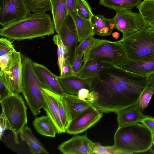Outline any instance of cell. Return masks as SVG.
Returning a JSON list of instances; mask_svg holds the SVG:
<instances>
[{
  "label": "cell",
  "instance_id": "cell-1",
  "mask_svg": "<svg viewBox=\"0 0 154 154\" xmlns=\"http://www.w3.org/2000/svg\"><path fill=\"white\" fill-rule=\"evenodd\" d=\"M149 85L148 78L114 66L92 79V90L86 100L103 112L116 113L136 104Z\"/></svg>",
  "mask_w": 154,
  "mask_h": 154
},
{
  "label": "cell",
  "instance_id": "cell-2",
  "mask_svg": "<svg viewBox=\"0 0 154 154\" xmlns=\"http://www.w3.org/2000/svg\"><path fill=\"white\" fill-rule=\"evenodd\" d=\"M55 30L49 14L28 12L24 18L10 23L0 29V35L9 39L20 41L37 38H44Z\"/></svg>",
  "mask_w": 154,
  "mask_h": 154
},
{
  "label": "cell",
  "instance_id": "cell-3",
  "mask_svg": "<svg viewBox=\"0 0 154 154\" xmlns=\"http://www.w3.org/2000/svg\"><path fill=\"white\" fill-rule=\"evenodd\" d=\"M139 123L118 127L114 135V145L127 154L149 150L152 146L154 135Z\"/></svg>",
  "mask_w": 154,
  "mask_h": 154
},
{
  "label": "cell",
  "instance_id": "cell-4",
  "mask_svg": "<svg viewBox=\"0 0 154 154\" xmlns=\"http://www.w3.org/2000/svg\"><path fill=\"white\" fill-rule=\"evenodd\" d=\"M21 58V93L32 114L36 116L40 113L44 102L43 88H47L38 77L33 66V62L28 57L22 55Z\"/></svg>",
  "mask_w": 154,
  "mask_h": 154
},
{
  "label": "cell",
  "instance_id": "cell-5",
  "mask_svg": "<svg viewBox=\"0 0 154 154\" xmlns=\"http://www.w3.org/2000/svg\"><path fill=\"white\" fill-rule=\"evenodd\" d=\"M119 41L131 61L143 62L154 57V29L146 26Z\"/></svg>",
  "mask_w": 154,
  "mask_h": 154
},
{
  "label": "cell",
  "instance_id": "cell-6",
  "mask_svg": "<svg viewBox=\"0 0 154 154\" xmlns=\"http://www.w3.org/2000/svg\"><path fill=\"white\" fill-rule=\"evenodd\" d=\"M127 59L125 50L119 41L112 42L94 38L84 53L83 61L96 60L121 68Z\"/></svg>",
  "mask_w": 154,
  "mask_h": 154
},
{
  "label": "cell",
  "instance_id": "cell-7",
  "mask_svg": "<svg viewBox=\"0 0 154 154\" xmlns=\"http://www.w3.org/2000/svg\"><path fill=\"white\" fill-rule=\"evenodd\" d=\"M0 101L7 129L13 132L14 142L18 144V135L27 122L24 102L20 94H10Z\"/></svg>",
  "mask_w": 154,
  "mask_h": 154
},
{
  "label": "cell",
  "instance_id": "cell-8",
  "mask_svg": "<svg viewBox=\"0 0 154 154\" xmlns=\"http://www.w3.org/2000/svg\"><path fill=\"white\" fill-rule=\"evenodd\" d=\"M22 54L15 51L11 59L4 70H0V79L11 94L21 93L22 84Z\"/></svg>",
  "mask_w": 154,
  "mask_h": 154
},
{
  "label": "cell",
  "instance_id": "cell-9",
  "mask_svg": "<svg viewBox=\"0 0 154 154\" xmlns=\"http://www.w3.org/2000/svg\"><path fill=\"white\" fill-rule=\"evenodd\" d=\"M113 18L115 28L122 33V39L138 32L146 26L139 13H135L130 10L116 11Z\"/></svg>",
  "mask_w": 154,
  "mask_h": 154
},
{
  "label": "cell",
  "instance_id": "cell-10",
  "mask_svg": "<svg viewBox=\"0 0 154 154\" xmlns=\"http://www.w3.org/2000/svg\"><path fill=\"white\" fill-rule=\"evenodd\" d=\"M103 115V112L92 105L71 121L66 132L74 135L83 132L97 123Z\"/></svg>",
  "mask_w": 154,
  "mask_h": 154
},
{
  "label": "cell",
  "instance_id": "cell-11",
  "mask_svg": "<svg viewBox=\"0 0 154 154\" xmlns=\"http://www.w3.org/2000/svg\"><path fill=\"white\" fill-rule=\"evenodd\" d=\"M28 12L24 0H0V24L3 27L21 19Z\"/></svg>",
  "mask_w": 154,
  "mask_h": 154
},
{
  "label": "cell",
  "instance_id": "cell-12",
  "mask_svg": "<svg viewBox=\"0 0 154 154\" xmlns=\"http://www.w3.org/2000/svg\"><path fill=\"white\" fill-rule=\"evenodd\" d=\"M58 34L68 50L66 58L68 59L72 65L75 59L77 44L79 42L74 20L69 13Z\"/></svg>",
  "mask_w": 154,
  "mask_h": 154
},
{
  "label": "cell",
  "instance_id": "cell-13",
  "mask_svg": "<svg viewBox=\"0 0 154 154\" xmlns=\"http://www.w3.org/2000/svg\"><path fill=\"white\" fill-rule=\"evenodd\" d=\"M94 143L88 137L87 133L83 135L76 134L60 144L58 148L64 154H94Z\"/></svg>",
  "mask_w": 154,
  "mask_h": 154
},
{
  "label": "cell",
  "instance_id": "cell-14",
  "mask_svg": "<svg viewBox=\"0 0 154 154\" xmlns=\"http://www.w3.org/2000/svg\"><path fill=\"white\" fill-rule=\"evenodd\" d=\"M33 66L39 79L48 89L61 96L66 93L58 80V76L42 64L33 62Z\"/></svg>",
  "mask_w": 154,
  "mask_h": 154
},
{
  "label": "cell",
  "instance_id": "cell-15",
  "mask_svg": "<svg viewBox=\"0 0 154 154\" xmlns=\"http://www.w3.org/2000/svg\"><path fill=\"white\" fill-rule=\"evenodd\" d=\"M57 79L63 90L68 94L77 96L79 90L83 88L90 92L92 90V79H84L76 75L66 77L58 76Z\"/></svg>",
  "mask_w": 154,
  "mask_h": 154
},
{
  "label": "cell",
  "instance_id": "cell-16",
  "mask_svg": "<svg viewBox=\"0 0 154 154\" xmlns=\"http://www.w3.org/2000/svg\"><path fill=\"white\" fill-rule=\"evenodd\" d=\"M61 97L70 121L92 105L88 100L81 99L77 95L66 93Z\"/></svg>",
  "mask_w": 154,
  "mask_h": 154
},
{
  "label": "cell",
  "instance_id": "cell-17",
  "mask_svg": "<svg viewBox=\"0 0 154 154\" xmlns=\"http://www.w3.org/2000/svg\"><path fill=\"white\" fill-rule=\"evenodd\" d=\"M43 88V94L44 102L42 108L46 111L47 115L55 125L57 133L60 134L65 133L66 131L61 120L57 103L50 95L44 91Z\"/></svg>",
  "mask_w": 154,
  "mask_h": 154
},
{
  "label": "cell",
  "instance_id": "cell-18",
  "mask_svg": "<svg viewBox=\"0 0 154 154\" xmlns=\"http://www.w3.org/2000/svg\"><path fill=\"white\" fill-rule=\"evenodd\" d=\"M83 63L77 75L84 79H93L97 76L101 71L114 66L108 63L94 60Z\"/></svg>",
  "mask_w": 154,
  "mask_h": 154
},
{
  "label": "cell",
  "instance_id": "cell-19",
  "mask_svg": "<svg viewBox=\"0 0 154 154\" xmlns=\"http://www.w3.org/2000/svg\"><path fill=\"white\" fill-rule=\"evenodd\" d=\"M138 102L136 104L121 110L116 113L118 127L140 122L146 117L139 109Z\"/></svg>",
  "mask_w": 154,
  "mask_h": 154
},
{
  "label": "cell",
  "instance_id": "cell-20",
  "mask_svg": "<svg viewBox=\"0 0 154 154\" xmlns=\"http://www.w3.org/2000/svg\"><path fill=\"white\" fill-rule=\"evenodd\" d=\"M91 21L93 33L95 35L103 36L109 35L115 28L113 18L108 19L101 14L94 15Z\"/></svg>",
  "mask_w": 154,
  "mask_h": 154
},
{
  "label": "cell",
  "instance_id": "cell-21",
  "mask_svg": "<svg viewBox=\"0 0 154 154\" xmlns=\"http://www.w3.org/2000/svg\"><path fill=\"white\" fill-rule=\"evenodd\" d=\"M142 76L149 78L154 74V57L143 62H134L128 58L121 67Z\"/></svg>",
  "mask_w": 154,
  "mask_h": 154
},
{
  "label": "cell",
  "instance_id": "cell-22",
  "mask_svg": "<svg viewBox=\"0 0 154 154\" xmlns=\"http://www.w3.org/2000/svg\"><path fill=\"white\" fill-rule=\"evenodd\" d=\"M19 134L21 140L25 141L29 146L30 152L32 154L49 153L42 143L34 136L31 130L28 126H25Z\"/></svg>",
  "mask_w": 154,
  "mask_h": 154
},
{
  "label": "cell",
  "instance_id": "cell-23",
  "mask_svg": "<svg viewBox=\"0 0 154 154\" xmlns=\"http://www.w3.org/2000/svg\"><path fill=\"white\" fill-rule=\"evenodd\" d=\"M33 124L37 131L42 135L54 137L57 133L56 127L48 115L36 117Z\"/></svg>",
  "mask_w": 154,
  "mask_h": 154
},
{
  "label": "cell",
  "instance_id": "cell-24",
  "mask_svg": "<svg viewBox=\"0 0 154 154\" xmlns=\"http://www.w3.org/2000/svg\"><path fill=\"white\" fill-rule=\"evenodd\" d=\"M51 11L55 31L58 33L69 14L66 0H57L51 6Z\"/></svg>",
  "mask_w": 154,
  "mask_h": 154
},
{
  "label": "cell",
  "instance_id": "cell-25",
  "mask_svg": "<svg viewBox=\"0 0 154 154\" xmlns=\"http://www.w3.org/2000/svg\"><path fill=\"white\" fill-rule=\"evenodd\" d=\"M136 7L146 26L154 30V0H144Z\"/></svg>",
  "mask_w": 154,
  "mask_h": 154
},
{
  "label": "cell",
  "instance_id": "cell-26",
  "mask_svg": "<svg viewBox=\"0 0 154 154\" xmlns=\"http://www.w3.org/2000/svg\"><path fill=\"white\" fill-rule=\"evenodd\" d=\"M141 2V0H100L99 4L116 11L132 9L137 7Z\"/></svg>",
  "mask_w": 154,
  "mask_h": 154
},
{
  "label": "cell",
  "instance_id": "cell-27",
  "mask_svg": "<svg viewBox=\"0 0 154 154\" xmlns=\"http://www.w3.org/2000/svg\"><path fill=\"white\" fill-rule=\"evenodd\" d=\"M72 17L75 21L79 42L93 33L91 21L77 15Z\"/></svg>",
  "mask_w": 154,
  "mask_h": 154
},
{
  "label": "cell",
  "instance_id": "cell-28",
  "mask_svg": "<svg viewBox=\"0 0 154 154\" xmlns=\"http://www.w3.org/2000/svg\"><path fill=\"white\" fill-rule=\"evenodd\" d=\"M29 12L44 14L51 10L50 0H24Z\"/></svg>",
  "mask_w": 154,
  "mask_h": 154
},
{
  "label": "cell",
  "instance_id": "cell-29",
  "mask_svg": "<svg viewBox=\"0 0 154 154\" xmlns=\"http://www.w3.org/2000/svg\"><path fill=\"white\" fill-rule=\"evenodd\" d=\"M43 90L50 95L56 102L62 123L65 130L66 131L71 121L62 100L61 95L53 92L45 88H44Z\"/></svg>",
  "mask_w": 154,
  "mask_h": 154
},
{
  "label": "cell",
  "instance_id": "cell-30",
  "mask_svg": "<svg viewBox=\"0 0 154 154\" xmlns=\"http://www.w3.org/2000/svg\"><path fill=\"white\" fill-rule=\"evenodd\" d=\"M53 40L57 46V63L59 70L60 72L64 64L68 51L58 34L57 33L54 35Z\"/></svg>",
  "mask_w": 154,
  "mask_h": 154
},
{
  "label": "cell",
  "instance_id": "cell-31",
  "mask_svg": "<svg viewBox=\"0 0 154 154\" xmlns=\"http://www.w3.org/2000/svg\"><path fill=\"white\" fill-rule=\"evenodd\" d=\"M77 15L88 20H91L94 15L88 3L85 0H75Z\"/></svg>",
  "mask_w": 154,
  "mask_h": 154
},
{
  "label": "cell",
  "instance_id": "cell-32",
  "mask_svg": "<svg viewBox=\"0 0 154 154\" xmlns=\"http://www.w3.org/2000/svg\"><path fill=\"white\" fill-rule=\"evenodd\" d=\"M154 88L150 85L146 87L142 92L138 102V106L142 112L147 106L153 94Z\"/></svg>",
  "mask_w": 154,
  "mask_h": 154
},
{
  "label": "cell",
  "instance_id": "cell-33",
  "mask_svg": "<svg viewBox=\"0 0 154 154\" xmlns=\"http://www.w3.org/2000/svg\"><path fill=\"white\" fill-rule=\"evenodd\" d=\"M16 50L12 42L5 37L0 38V56L13 53Z\"/></svg>",
  "mask_w": 154,
  "mask_h": 154
},
{
  "label": "cell",
  "instance_id": "cell-34",
  "mask_svg": "<svg viewBox=\"0 0 154 154\" xmlns=\"http://www.w3.org/2000/svg\"><path fill=\"white\" fill-rule=\"evenodd\" d=\"M94 35L92 33L80 42L76 47V56L84 53L91 44Z\"/></svg>",
  "mask_w": 154,
  "mask_h": 154
},
{
  "label": "cell",
  "instance_id": "cell-35",
  "mask_svg": "<svg viewBox=\"0 0 154 154\" xmlns=\"http://www.w3.org/2000/svg\"><path fill=\"white\" fill-rule=\"evenodd\" d=\"M76 75H77L74 72L71 63L68 59L66 58L64 64L60 72V76L66 77Z\"/></svg>",
  "mask_w": 154,
  "mask_h": 154
},
{
  "label": "cell",
  "instance_id": "cell-36",
  "mask_svg": "<svg viewBox=\"0 0 154 154\" xmlns=\"http://www.w3.org/2000/svg\"><path fill=\"white\" fill-rule=\"evenodd\" d=\"M140 122L149 128L154 135V117L148 115L146 117L141 119Z\"/></svg>",
  "mask_w": 154,
  "mask_h": 154
},
{
  "label": "cell",
  "instance_id": "cell-37",
  "mask_svg": "<svg viewBox=\"0 0 154 154\" xmlns=\"http://www.w3.org/2000/svg\"><path fill=\"white\" fill-rule=\"evenodd\" d=\"M13 53H10L0 56V70H4L11 61Z\"/></svg>",
  "mask_w": 154,
  "mask_h": 154
},
{
  "label": "cell",
  "instance_id": "cell-38",
  "mask_svg": "<svg viewBox=\"0 0 154 154\" xmlns=\"http://www.w3.org/2000/svg\"><path fill=\"white\" fill-rule=\"evenodd\" d=\"M83 55L84 54H82L76 56L72 65V69L74 72L77 75L83 62Z\"/></svg>",
  "mask_w": 154,
  "mask_h": 154
},
{
  "label": "cell",
  "instance_id": "cell-39",
  "mask_svg": "<svg viewBox=\"0 0 154 154\" xmlns=\"http://www.w3.org/2000/svg\"><path fill=\"white\" fill-rule=\"evenodd\" d=\"M11 94L9 91L0 79V101L3 100Z\"/></svg>",
  "mask_w": 154,
  "mask_h": 154
},
{
  "label": "cell",
  "instance_id": "cell-40",
  "mask_svg": "<svg viewBox=\"0 0 154 154\" xmlns=\"http://www.w3.org/2000/svg\"><path fill=\"white\" fill-rule=\"evenodd\" d=\"M66 2L69 13L72 17L76 15L75 0H66Z\"/></svg>",
  "mask_w": 154,
  "mask_h": 154
},
{
  "label": "cell",
  "instance_id": "cell-41",
  "mask_svg": "<svg viewBox=\"0 0 154 154\" xmlns=\"http://www.w3.org/2000/svg\"><path fill=\"white\" fill-rule=\"evenodd\" d=\"M89 92V90L87 89L82 88L79 91L77 96L81 99L86 100Z\"/></svg>",
  "mask_w": 154,
  "mask_h": 154
},
{
  "label": "cell",
  "instance_id": "cell-42",
  "mask_svg": "<svg viewBox=\"0 0 154 154\" xmlns=\"http://www.w3.org/2000/svg\"><path fill=\"white\" fill-rule=\"evenodd\" d=\"M148 79L150 85H152L154 88V74L150 76Z\"/></svg>",
  "mask_w": 154,
  "mask_h": 154
},
{
  "label": "cell",
  "instance_id": "cell-43",
  "mask_svg": "<svg viewBox=\"0 0 154 154\" xmlns=\"http://www.w3.org/2000/svg\"><path fill=\"white\" fill-rule=\"evenodd\" d=\"M112 37L116 40H117L120 36V33L118 32H115L112 33Z\"/></svg>",
  "mask_w": 154,
  "mask_h": 154
},
{
  "label": "cell",
  "instance_id": "cell-44",
  "mask_svg": "<svg viewBox=\"0 0 154 154\" xmlns=\"http://www.w3.org/2000/svg\"><path fill=\"white\" fill-rule=\"evenodd\" d=\"M57 0H50L51 6L55 3Z\"/></svg>",
  "mask_w": 154,
  "mask_h": 154
},
{
  "label": "cell",
  "instance_id": "cell-45",
  "mask_svg": "<svg viewBox=\"0 0 154 154\" xmlns=\"http://www.w3.org/2000/svg\"><path fill=\"white\" fill-rule=\"evenodd\" d=\"M149 150L152 153L154 154V149H153L152 147L150 148Z\"/></svg>",
  "mask_w": 154,
  "mask_h": 154
},
{
  "label": "cell",
  "instance_id": "cell-46",
  "mask_svg": "<svg viewBox=\"0 0 154 154\" xmlns=\"http://www.w3.org/2000/svg\"><path fill=\"white\" fill-rule=\"evenodd\" d=\"M153 144L154 145V138L153 139Z\"/></svg>",
  "mask_w": 154,
  "mask_h": 154
}]
</instances>
